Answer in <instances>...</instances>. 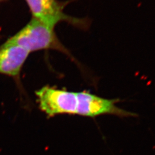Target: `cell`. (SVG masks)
I'll use <instances>...</instances> for the list:
<instances>
[{
    "label": "cell",
    "mask_w": 155,
    "mask_h": 155,
    "mask_svg": "<svg viewBox=\"0 0 155 155\" xmlns=\"http://www.w3.org/2000/svg\"><path fill=\"white\" fill-rule=\"evenodd\" d=\"M4 43L16 45L29 53L39 50H54L71 57L70 52L58 38L54 28L33 18Z\"/></svg>",
    "instance_id": "6da1fadb"
},
{
    "label": "cell",
    "mask_w": 155,
    "mask_h": 155,
    "mask_svg": "<svg viewBox=\"0 0 155 155\" xmlns=\"http://www.w3.org/2000/svg\"><path fill=\"white\" fill-rule=\"evenodd\" d=\"M32 18L51 28L62 21H65L77 28L87 29L90 26V20L70 16L64 12L67 2L58 0H25Z\"/></svg>",
    "instance_id": "7a4b0ae2"
},
{
    "label": "cell",
    "mask_w": 155,
    "mask_h": 155,
    "mask_svg": "<svg viewBox=\"0 0 155 155\" xmlns=\"http://www.w3.org/2000/svg\"><path fill=\"white\" fill-rule=\"evenodd\" d=\"M36 95L40 109L47 116L77 115L78 92L45 86L36 91Z\"/></svg>",
    "instance_id": "3957f363"
},
{
    "label": "cell",
    "mask_w": 155,
    "mask_h": 155,
    "mask_svg": "<svg viewBox=\"0 0 155 155\" xmlns=\"http://www.w3.org/2000/svg\"><path fill=\"white\" fill-rule=\"evenodd\" d=\"M29 54L18 45L4 43L0 47V74L19 82L20 72Z\"/></svg>",
    "instance_id": "277c9868"
},
{
    "label": "cell",
    "mask_w": 155,
    "mask_h": 155,
    "mask_svg": "<svg viewBox=\"0 0 155 155\" xmlns=\"http://www.w3.org/2000/svg\"><path fill=\"white\" fill-rule=\"evenodd\" d=\"M5 1V0H0V2H2L3 1Z\"/></svg>",
    "instance_id": "5b68a950"
}]
</instances>
